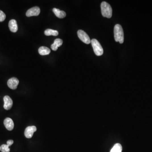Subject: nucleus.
Masks as SVG:
<instances>
[{
	"mask_svg": "<svg viewBox=\"0 0 152 152\" xmlns=\"http://www.w3.org/2000/svg\"><path fill=\"white\" fill-rule=\"evenodd\" d=\"M63 41L60 39H57L54 41L53 44L51 46V48L52 50L56 51L58 49L59 47H61L62 45Z\"/></svg>",
	"mask_w": 152,
	"mask_h": 152,
	"instance_id": "obj_11",
	"label": "nucleus"
},
{
	"mask_svg": "<svg viewBox=\"0 0 152 152\" xmlns=\"http://www.w3.org/2000/svg\"><path fill=\"white\" fill-rule=\"evenodd\" d=\"M40 13V9L38 7H34L28 10L26 13L27 16H37Z\"/></svg>",
	"mask_w": 152,
	"mask_h": 152,
	"instance_id": "obj_5",
	"label": "nucleus"
},
{
	"mask_svg": "<svg viewBox=\"0 0 152 152\" xmlns=\"http://www.w3.org/2000/svg\"><path fill=\"white\" fill-rule=\"evenodd\" d=\"M14 141L13 140H9L7 141V145H8L10 147L13 144Z\"/></svg>",
	"mask_w": 152,
	"mask_h": 152,
	"instance_id": "obj_18",
	"label": "nucleus"
},
{
	"mask_svg": "<svg viewBox=\"0 0 152 152\" xmlns=\"http://www.w3.org/2000/svg\"><path fill=\"white\" fill-rule=\"evenodd\" d=\"M4 126L9 131H12L14 127V123L12 119L7 118L4 120L3 122Z\"/></svg>",
	"mask_w": 152,
	"mask_h": 152,
	"instance_id": "obj_9",
	"label": "nucleus"
},
{
	"mask_svg": "<svg viewBox=\"0 0 152 152\" xmlns=\"http://www.w3.org/2000/svg\"><path fill=\"white\" fill-rule=\"evenodd\" d=\"M4 104L3 107L6 110H9L13 105V101L11 98L8 95H6L3 98Z\"/></svg>",
	"mask_w": 152,
	"mask_h": 152,
	"instance_id": "obj_8",
	"label": "nucleus"
},
{
	"mask_svg": "<svg viewBox=\"0 0 152 152\" xmlns=\"http://www.w3.org/2000/svg\"><path fill=\"white\" fill-rule=\"evenodd\" d=\"M45 34L47 36H57L59 35V32L57 30H52L51 29H47L45 30Z\"/></svg>",
	"mask_w": 152,
	"mask_h": 152,
	"instance_id": "obj_14",
	"label": "nucleus"
},
{
	"mask_svg": "<svg viewBox=\"0 0 152 152\" xmlns=\"http://www.w3.org/2000/svg\"><path fill=\"white\" fill-rule=\"evenodd\" d=\"M101 13L103 16L108 18H110L112 17L113 10L110 4L104 1L101 3Z\"/></svg>",
	"mask_w": 152,
	"mask_h": 152,
	"instance_id": "obj_2",
	"label": "nucleus"
},
{
	"mask_svg": "<svg viewBox=\"0 0 152 152\" xmlns=\"http://www.w3.org/2000/svg\"><path fill=\"white\" fill-rule=\"evenodd\" d=\"M0 151H1V150H0Z\"/></svg>",
	"mask_w": 152,
	"mask_h": 152,
	"instance_id": "obj_19",
	"label": "nucleus"
},
{
	"mask_svg": "<svg viewBox=\"0 0 152 152\" xmlns=\"http://www.w3.org/2000/svg\"><path fill=\"white\" fill-rule=\"evenodd\" d=\"M91 43L95 54L97 56L102 55L104 53V50L100 43L96 39H93L91 41Z\"/></svg>",
	"mask_w": 152,
	"mask_h": 152,
	"instance_id": "obj_3",
	"label": "nucleus"
},
{
	"mask_svg": "<svg viewBox=\"0 0 152 152\" xmlns=\"http://www.w3.org/2000/svg\"><path fill=\"white\" fill-rule=\"evenodd\" d=\"M9 147L7 145L3 144L0 146V150L1 152H9L10 149Z\"/></svg>",
	"mask_w": 152,
	"mask_h": 152,
	"instance_id": "obj_16",
	"label": "nucleus"
},
{
	"mask_svg": "<svg viewBox=\"0 0 152 152\" xmlns=\"http://www.w3.org/2000/svg\"><path fill=\"white\" fill-rule=\"evenodd\" d=\"M122 147L119 143L115 144L110 151V152H122Z\"/></svg>",
	"mask_w": 152,
	"mask_h": 152,
	"instance_id": "obj_15",
	"label": "nucleus"
},
{
	"mask_svg": "<svg viewBox=\"0 0 152 152\" xmlns=\"http://www.w3.org/2000/svg\"><path fill=\"white\" fill-rule=\"evenodd\" d=\"M51 51L49 48L46 47H41L39 48V53L40 55H48L50 53Z\"/></svg>",
	"mask_w": 152,
	"mask_h": 152,
	"instance_id": "obj_13",
	"label": "nucleus"
},
{
	"mask_svg": "<svg viewBox=\"0 0 152 152\" xmlns=\"http://www.w3.org/2000/svg\"><path fill=\"white\" fill-rule=\"evenodd\" d=\"M53 12L56 16L59 18H63L66 17V13L64 11H61L58 9H53Z\"/></svg>",
	"mask_w": 152,
	"mask_h": 152,
	"instance_id": "obj_12",
	"label": "nucleus"
},
{
	"mask_svg": "<svg viewBox=\"0 0 152 152\" xmlns=\"http://www.w3.org/2000/svg\"><path fill=\"white\" fill-rule=\"evenodd\" d=\"M9 27L11 32L15 33L18 30L17 22L15 20H11L9 23Z\"/></svg>",
	"mask_w": 152,
	"mask_h": 152,
	"instance_id": "obj_10",
	"label": "nucleus"
},
{
	"mask_svg": "<svg viewBox=\"0 0 152 152\" xmlns=\"http://www.w3.org/2000/svg\"><path fill=\"white\" fill-rule=\"evenodd\" d=\"M6 18L5 14L3 11L0 10V22L3 21Z\"/></svg>",
	"mask_w": 152,
	"mask_h": 152,
	"instance_id": "obj_17",
	"label": "nucleus"
},
{
	"mask_svg": "<svg viewBox=\"0 0 152 152\" xmlns=\"http://www.w3.org/2000/svg\"><path fill=\"white\" fill-rule=\"evenodd\" d=\"M36 130L37 129L35 126H30L27 127L25 129V132H24L25 137L28 139L32 138L34 135V133L36 132Z\"/></svg>",
	"mask_w": 152,
	"mask_h": 152,
	"instance_id": "obj_6",
	"label": "nucleus"
},
{
	"mask_svg": "<svg viewBox=\"0 0 152 152\" xmlns=\"http://www.w3.org/2000/svg\"><path fill=\"white\" fill-rule=\"evenodd\" d=\"M19 83V80L16 77L11 78V79H9L7 82V85L9 87L13 90L16 89Z\"/></svg>",
	"mask_w": 152,
	"mask_h": 152,
	"instance_id": "obj_7",
	"label": "nucleus"
},
{
	"mask_svg": "<svg viewBox=\"0 0 152 152\" xmlns=\"http://www.w3.org/2000/svg\"><path fill=\"white\" fill-rule=\"evenodd\" d=\"M77 35L79 39L84 43L89 44L91 43V40L88 35L83 30H80L77 31Z\"/></svg>",
	"mask_w": 152,
	"mask_h": 152,
	"instance_id": "obj_4",
	"label": "nucleus"
},
{
	"mask_svg": "<svg viewBox=\"0 0 152 152\" xmlns=\"http://www.w3.org/2000/svg\"><path fill=\"white\" fill-rule=\"evenodd\" d=\"M114 39L116 42L122 44L124 42V33L122 27L119 24H116L114 27Z\"/></svg>",
	"mask_w": 152,
	"mask_h": 152,
	"instance_id": "obj_1",
	"label": "nucleus"
}]
</instances>
